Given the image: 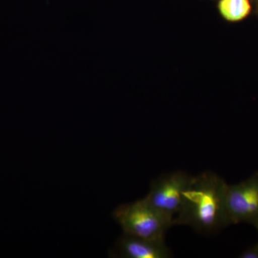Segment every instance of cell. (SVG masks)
<instances>
[{"label":"cell","mask_w":258,"mask_h":258,"mask_svg":"<svg viewBox=\"0 0 258 258\" xmlns=\"http://www.w3.org/2000/svg\"><path fill=\"white\" fill-rule=\"evenodd\" d=\"M112 215L123 233L147 240H164L167 231L175 226L174 218L154 208L145 198L120 205Z\"/></svg>","instance_id":"obj_2"},{"label":"cell","mask_w":258,"mask_h":258,"mask_svg":"<svg viewBox=\"0 0 258 258\" xmlns=\"http://www.w3.org/2000/svg\"><path fill=\"white\" fill-rule=\"evenodd\" d=\"M228 184L212 171L194 176L184 193L174 225L191 227L200 233H212L230 226L226 198Z\"/></svg>","instance_id":"obj_1"},{"label":"cell","mask_w":258,"mask_h":258,"mask_svg":"<svg viewBox=\"0 0 258 258\" xmlns=\"http://www.w3.org/2000/svg\"><path fill=\"white\" fill-rule=\"evenodd\" d=\"M193 176L181 170L162 174L151 183L150 190L144 198L154 208L174 219L181 210L185 191Z\"/></svg>","instance_id":"obj_3"},{"label":"cell","mask_w":258,"mask_h":258,"mask_svg":"<svg viewBox=\"0 0 258 258\" xmlns=\"http://www.w3.org/2000/svg\"></svg>","instance_id":"obj_8"},{"label":"cell","mask_w":258,"mask_h":258,"mask_svg":"<svg viewBox=\"0 0 258 258\" xmlns=\"http://www.w3.org/2000/svg\"><path fill=\"white\" fill-rule=\"evenodd\" d=\"M226 205L230 225L249 223L258 230V171L238 184L228 185Z\"/></svg>","instance_id":"obj_4"},{"label":"cell","mask_w":258,"mask_h":258,"mask_svg":"<svg viewBox=\"0 0 258 258\" xmlns=\"http://www.w3.org/2000/svg\"><path fill=\"white\" fill-rule=\"evenodd\" d=\"M113 257L167 258L171 251L164 240H151L123 234L110 252Z\"/></svg>","instance_id":"obj_5"},{"label":"cell","mask_w":258,"mask_h":258,"mask_svg":"<svg viewBox=\"0 0 258 258\" xmlns=\"http://www.w3.org/2000/svg\"><path fill=\"white\" fill-rule=\"evenodd\" d=\"M218 8L225 20L237 22L243 20L249 14L251 5L249 0H220Z\"/></svg>","instance_id":"obj_6"},{"label":"cell","mask_w":258,"mask_h":258,"mask_svg":"<svg viewBox=\"0 0 258 258\" xmlns=\"http://www.w3.org/2000/svg\"><path fill=\"white\" fill-rule=\"evenodd\" d=\"M239 257L241 258H258V242L244 250Z\"/></svg>","instance_id":"obj_7"}]
</instances>
